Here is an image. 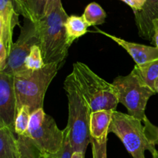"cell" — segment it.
I'll return each instance as SVG.
<instances>
[{"label":"cell","mask_w":158,"mask_h":158,"mask_svg":"<svg viewBox=\"0 0 158 158\" xmlns=\"http://www.w3.org/2000/svg\"><path fill=\"white\" fill-rule=\"evenodd\" d=\"M63 88L68 100V122L66 129L73 152L86 154L91 142L89 120L91 110L78 87L72 74L67 76Z\"/></svg>","instance_id":"1"},{"label":"cell","mask_w":158,"mask_h":158,"mask_svg":"<svg viewBox=\"0 0 158 158\" xmlns=\"http://www.w3.org/2000/svg\"><path fill=\"white\" fill-rule=\"evenodd\" d=\"M68 16L61 5L35 23L45 64L57 63L61 68L67 57L69 46L66 40L65 23Z\"/></svg>","instance_id":"2"},{"label":"cell","mask_w":158,"mask_h":158,"mask_svg":"<svg viewBox=\"0 0 158 158\" xmlns=\"http://www.w3.org/2000/svg\"><path fill=\"white\" fill-rule=\"evenodd\" d=\"M76 85L88 103L91 113L101 110L116 111L119 104L117 89L96 74L89 66L76 62L71 73Z\"/></svg>","instance_id":"3"},{"label":"cell","mask_w":158,"mask_h":158,"mask_svg":"<svg viewBox=\"0 0 158 158\" xmlns=\"http://www.w3.org/2000/svg\"><path fill=\"white\" fill-rule=\"evenodd\" d=\"M60 69L57 63H49L38 70L26 69L13 76L17 112L24 106L32 114L43 108L46 90Z\"/></svg>","instance_id":"4"},{"label":"cell","mask_w":158,"mask_h":158,"mask_svg":"<svg viewBox=\"0 0 158 158\" xmlns=\"http://www.w3.org/2000/svg\"><path fill=\"white\" fill-rule=\"evenodd\" d=\"M142 123L129 114L117 110L113 113L109 134L113 133L121 140L133 158H145L146 151H149L153 157L157 153L155 145L148 139Z\"/></svg>","instance_id":"5"},{"label":"cell","mask_w":158,"mask_h":158,"mask_svg":"<svg viewBox=\"0 0 158 158\" xmlns=\"http://www.w3.org/2000/svg\"><path fill=\"white\" fill-rule=\"evenodd\" d=\"M113 84L118 96L119 103L127 108L128 114L143 122L147 118L145 110L149 99L157 94L151 89L133 69L127 76H119Z\"/></svg>","instance_id":"6"},{"label":"cell","mask_w":158,"mask_h":158,"mask_svg":"<svg viewBox=\"0 0 158 158\" xmlns=\"http://www.w3.org/2000/svg\"><path fill=\"white\" fill-rule=\"evenodd\" d=\"M28 132L45 158L54 157L63 148L64 132L43 108L31 114Z\"/></svg>","instance_id":"7"},{"label":"cell","mask_w":158,"mask_h":158,"mask_svg":"<svg viewBox=\"0 0 158 158\" xmlns=\"http://www.w3.org/2000/svg\"><path fill=\"white\" fill-rule=\"evenodd\" d=\"M35 45H40V34L36 24L24 19L19 36L12 45L7 66L2 72L14 76L27 69L25 67V60Z\"/></svg>","instance_id":"8"},{"label":"cell","mask_w":158,"mask_h":158,"mask_svg":"<svg viewBox=\"0 0 158 158\" xmlns=\"http://www.w3.org/2000/svg\"><path fill=\"white\" fill-rule=\"evenodd\" d=\"M17 115V101L14 77L0 72V127H8L14 131Z\"/></svg>","instance_id":"9"},{"label":"cell","mask_w":158,"mask_h":158,"mask_svg":"<svg viewBox=\"0 0 158 158\" xmlns=\"http://www.w3.org/2000/svg\"><path fill=\"white\" fill-rule=\"evenodd\" d=\"M19 15L13 0H0V43H3L10 55L12 45L13 29L19 26Z\"/></svg>","instance_id":"10"},{"label":"cell","mask_w":158,"mask_h":158,"mask_svg":"<svg viewBox=\"0 0 158 158\" xmlns=\"http://www.w3.org/2000/svg\"><path fill=\"white\" fill-rule=\"evenodd\" d=\"M97 32L103 34L105 36L111 39L119 46L123 47L129 53L135 62L136 65L140 66L149 62L158 60V49L156 46H148L146 45L138 44V43L128 42L121 38L115 36L114 35L105 32L100 29H97Z\"/></svg>","instance_id":"11"},{"label":"cell","mask_w":158,"mask_h":158,"mask_svg":"<svg viewBox=\"0 0 158 158\" xmlns=\"http://www.w3.org/2000/svg\"><path fill=\"white\" fill-rule=\"evenodd\" d=\"M135 24L140 37L154 42L153 22L158 19V0H146L141 11L134 13Z\"/></svg>","instance_id":"12"},{"label":"cell","mask_w":158,"mask_h":158,"mask_svg":"<svg viewBox=\"0 0 158 158\" xmlns=\"http://www.w3.org/2000/svg\"><path fill=\"white\" fill-rule=\"evenodd\" d=\"M114 111L110 110H101L94 111L90 115L89 131L91 138L98 143L107 142V135L112 120Z\"/></svg>","instance_id":"13"},{"label":"cell","mask_w":158,"mask_h":158,"mask_svg":"<svg viewBox=\"0 0 158 158\" xmlns=\"http://www.w3.org/2000/svg\"><path fill=\"white\" fill-rule=\"evenodd\" d=\"M16 12L24 19L36 23L46 14L47 0H13Z\"/></svg>","instance_id":"14"},{"label":"cell","mask_w":158,"mask_h":158,"mask_svg":"<svg viewBox=\"0 0 158 158\" xmlns=\"http://www.w3.org/2000/svg\"><path fill=\"white\" fill-rule=\"evenodd\" d=\"M0 158H21L15 132L8 127H0Z\"/></svg>","instance_id":"15"},{"label":"cell","mask_w":158,"mask_h":158,"mask_svg":"<svg viewBox=\"0 0 158 158\" xmlns=\"http://www.w3.org/2000/svg\"><path fill=\"white\" fill-rule=\"evenodd\" d=\"M88 27L89 26L83 16L74 15L68 16L65 23L68 45L70 46L76 40L85 35L88 32Z\"/></svg>","instance_id":"16"},{"label":"cell","mask_w":158,"mask_h":158,"mask_svg":"<svg viewBox=\"0 0 158 158\" xmlns=\"http://www.w3.org/2000/svg\"><path fill=\"white\" fill-rule=\"evenodd\" d=\"M133 69L151 89L155 91V85L158 80V60L140 66L135 65Z\"/></svg>","instance_id":"17"},{"label":"cell","mask_w":158,"mask_h":158,"mask_svg":"<svg viewBox=\"0 0 158 158\" xmlns=\"http://www.w3.org/2000/svg\"><path fill=\"white\" fill-rule=\"evenodd\" d=\"M82 16L89 26H99L105 23L106 14L100 5L91 2L85 8Z\"/></svg>","instance_id":"18"},{"label":"cell","mask_w":158,"mask_h":158,"mask_svg":"<svg viewBox=\"0 0 158 158\" xmlns=\"http://www.w3.org/2000/svg\"><path fill=\"white\" fill-rule=\"evenodd\" d=\"M31 114L32 113L29 106H23L17 112L15 121V127H14V132L15 135H22L29 130Z\"/></svg>","instance_id":"19"},{"label":"cell","mask_w":158,"mask_h":158,"mask_svg":"<svg viewBox=\"0 0 158 158\" xmlns=\"http://www.w3.org/2000/svg\"><path fill=\"white\" fill-rule=\"evenodd\" d=\"M40 45L32 46L30 52L25 60V67L29 70H38L45 66Z\"/></svg>","instance_id":"20"},{"label":"cell","mask_w":158,"mask_h":158,"mask_svg":"<svg viewBox=\"0 0 158 158\" xmlns=\"http://www.w3.org/2000/svg\"><path fill=\"white\" fill-rule=\"evenodd\" d=\"M63 132H64V140H63V148L54 157H51L52 158H72L73 150L70 141H69V131L66 128H65L63 130Z\"/></svg>","instance_id":"21"},{"label":"cell","mask_w":158,"mask_h":158,"mask_svg":"<svg viewBox=\"0 0 158 158\" xmlns=\"http://www.w3.org/2000/svg\"><path fill=\"white\" fill-rule=\"evenodd\" d=\"M106 143H98L91 138L90 144L92 147L93 158H107L106 157Z\"/></svg>","instance_id":"22"},{"label":"cell","mask_w":158,"mask_h":158,"mask_svg":"<svg viewBox=\"0 0 158 158\" xmlns=\"http://www.w3.org/2000/svg\"><path fill=\"white\" fill-rule=\"evenodd\" d=\"M144 123L145 127V132H146L147 136L148 139L151 140V143H154V145H158V127L154 126L150 122L148 118L145 119L143 121Z\"/></svg>","instance_id":"23"},{"label":"cell","mask_w":158,"mask_h":158,"mask_svg":"<svg viewBox=\"0 0 158 158\" xmlns=\"http://www.w3.org/2000/svg\"><path fill=\"white\" fill-rule=\"evenodd\" d=\"M121 1L128 5L133 9L134 13L141 11L146 2V0H121Z\"/></svg>","instance_id":"24"},{"label":"cell","mask_w":158,"mask_h":158,"mask_svg":"<svg viewBox=\"0 0 158 158\" xmlns=\"http://www.w3.org/2000/svg\"><path fill=\"white\" fill-rule=\"evenodd\" d=\"M61 5H63L62 4L61 0H47V4H46V14H45V15L49 14L54 9L58 8Z\"/></svg>","instance_id":"25"},{"label":"cell","mask_w":158,"mask_h":158,"mask_svg":"<svg viewBox=\"0 0 158 158\" xmlns=\"http://www.w3.org/2000/svg\"><path fill=\"white\" fill-rule=\"evenodd\" d=\"M153 26H154V42H153V44L155 45L156 47L158 49V19L154 20Z\"/></svg>","instance_id":"26"},{"label":"cell","mask_w":158,"mask_h":158,"mask_svg":"<svg viewBox=\"0 0 158 158\" xmlns=\"http://www.w3.org/2000/svg\"><path fill=\"white\" fill-rule=\"evenodd\" d=\"M72 158H85V154L81 152H73Z\"/></svg>","instance_id":"27"},{"label":"cell","mask_w":158,"mask_h":158,"mask_svg":"<svg viewBox=\"0 0 158 158\" xmlns=\"http://www.w3.org/2000/svg\"><path fill=\"white\" fill-rule=\"evenodd\" d=\"M155 91H156V93H157L158 94V80H157V83H156V85H155Z\"/></svg>","instance_id":"28"},{"label":"cell","mask_w":158,"mask_h":158,"mask_svg":"<svg viewBox=\"0 0 158 158\" xmlns=\"http://www.w3.org/2000/svg\"><path fill=\"white\" fill-rule=\"evenodd\" d=\"M153 158H158V151H157V154H156L155 156H154V157H153Z\"/></svg>","instance_id":"29"},{"label":"cell","mask_w":158,"mask_h":158,"mask_svg":"<svg viewBox=\"0 0 158 158\" xmlns=\"http://www.w3.org/2000/svg\"><path fill=\"white\" fill-rule=\"evenodd\" d=\"M46 158H52V157H46Z\"/></svg>","instance_id":"30"}]
</instances>
